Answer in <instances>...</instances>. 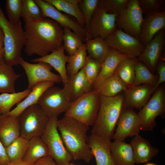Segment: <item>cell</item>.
Listing matches in <instances>:
<instances>
[{"label": "cell", "mask_w": 165, "mask_h": 165, "mask_svg": "<svg viewBox=\"0 0 165 165\" xmlns=\"http://www.w3.org/2000/svg\"><path fill=\"white\" fill-rule=\"evenodd\" d=\"M135 163H148L159 153L157 148L152 146L149 141L139 134L133 137L130 141Z\"/></svg>", "instance_id": "603a6c76"}, {"label": "cell", "mask_w": 165, "mask_h": 165, "mask_svg": "<svg viewBox=\"0 0 165 165\" xmlns=\"http://www.w3.org/2000/svg\"><path fill=\"white\" fill-rule=\"evenodd\" d=\"M34 1L41 9L44 18L52 19L63 28H69L77 34L83 42L85 41L87 35L86 30L74 17L61 13L45 0Z\"/></svg>", "instance_id": "4fadbf2b"}, {"label": "cell", "mask_w": 165, "mask_h": 165, "mask_svg": "<svg viewBox=\"0 0 165 165\" xmlns=\"http://www.w3.org/2000/svg\"><path fill=\"white\" fill-rule=\"evenodd\" d=\"M18 118L20 127V136L28 140L34 136H41L49 120L48 117L38 104L25 109Z\"/></svg>", "instance_id": "8992f818"}, {"label": "cell", "mask_w": 165, "mask_h": 165, "mask_svg": "<svg viewBox=\"0 0 165 165\" xmlns=\"http://www.w3.org/2000/svg\"><path fill=\"white\" fill-rule=\"evenodd\" d=\"M9 162L5 148L0 141V165H5Z\"/></svg>", "instance_id": "f6af8a7d"}, {"label": "cell", "mask_w": 165, "mask_h": 165, "mask_svg": "<svg viewBox=\"0 0 165 165\" xmlns=\"http://www.w3.org/2000/svg\"><path fill=\"white\" fill-rule=\"evenodd\" d=\"M85 42L89 56L101 64L110 49L105 40L97 37L86 40Z\"/></svg>", "instance_id": "4dcf8cb0"}, {"label": "cell", "mask_w": 165, "mask_h": 165, "mask_svg": "<svg viewBox=\"0 0 165 165\" xmlns=\"http://www.w3.org/2000/svg\"><path fill=\"white\" fill-rule=\"evenodd\" d=\"M165 32L164 29L159 31L145 46L138 59L145 64L154 73L160 59L164 48Z\"/></svg>", "instance_id": "2e32d148"}, {"label": "cell", "mask_w": 165, "mask_h": 165, "mask_svg": "<svg viewBox=\"0 0 165 165\" xmlns=\"http://www.w3.org/2000/svg\"><path fill=\"white\" fill-rule=\"evenodd\" d=\"M2 115V113L1 110L0 109V117Z\"/></svg>", "instance_id": "f907efd6"}, {"label": "cell", "mask_w": 165, "mask_h": 165, "mask_svg": "<svg viewBox=\"0 0 165 165\" xmlns=\"http://www.w3.org/2000/svg\"><path fill=\"white\" fill-rule=\"evenodd\" d=\"M64 51V46L62 45L49 54L31 59L30 61L35 63L43 62L50 64L59 73L64 85L68 79L66 64L69 57L68 55H65Z\"/></svg>", "instance_id": "7402d4cb"}, {"label": "cell", "mask_w": 165, "mask_h": 165, "mask_svg": "<svg viewBox=\"0 0 165 165\" xmlns=\"http://www.w3.org/2000/svg\"><path fill=\"white\" fill-rule=\"evenodd\" d=\"M100 97L97 90H93L73 102L65 116L92 126L99 108Z\"/></svg>", "instance_id": "5b68a950"}, {"label": "cell", "mask_w": 165, "mask_h": 165, "mask_svg": "<svg viewBox=\"0 0 165 165\" xmlns=\"http://www.w3.org/2000/svg\"><path fill=\"white\" fill-rule=\"evenodd\" d=\"M101 65L99 62L87 56L83 68L88 81L92 86L99 73Z\"/></svg>", "instance_id": "b9f144b4"}, {"label": "cell", "mask_w": 165, "mask_h": 165, "mask_svg": "<svg viewBox=\"0 0 165 165\" xmlns=\"http://www.w3.org/2000/svg\"><path fill=\"white\" fill-rule=\"evenodd\" d=\"M22 8V0H6V9L8 20L14 23L20 22Z\"/></svg>", "instance_id": "ab89813d"}, {"label": "cell", "mask_w": 165, "mask_h": 165, "mask_svg": "<svg viewBox=\"0 0 165 165\" xmlns=\"http://www.w3.org/2000/svg\"><path fill=\"white\" fill-rule=\"evenodd\" d=\"M143 13L139 0H129L125 8L117 16L116 28L138 38L143 20Z\"/></svg>", "instance_id": "9c48e42d"}, {"label": "cell", "mask_w": 165, "mask_h": 165, "mask_svg": "<svg viewBox=\"0 0 165 165\" xmlns=\"http://www.w3.org/2000/svg\"><path fill=\"white\" fill-rule=\"evenodd\" d=\"M85 43L83 44L72 55L69 56L66 70L68 76L77 73L84 66L87 57Z\"/></svg>", "instance_id": "836d02e7"}, {"label": "cell", "mask_w": 165, "mask_h": 165, "mask_svg": "<svg viewBox=\"0 0 165 165\" xmlns=\"http://www.w3.org/2000/svg\"><path fill=\"white\" fill-rule=\"evenodd\" d=\"M141 130L140 120L133 108H124L118 121L112 139L124 141L127 137H134Z\"/></svg>", "instance_id": "5bb4252c"}, {"label": "cell", "mask_w": 165, "mask_h": 165, "mask_svg": "<svg viewBox=\"0 0 165 165\" xmlns=\"http://www.w3.org/2000/svg\"><path fill=\"white\" fill-rule=\"evenodd\" d=\"M20 136V127L18 117L2 115L0 117V141L5 148Z\"/></svg>", "instance_id": "cb8c5ba5"}, {"label": "cell", "mask_w": 165, "mask_h": 165, "mask_svg": "<svg viewBox=\"0 0 165 165\" xmlns=\"http://www.w3.org/2000/svg\"><path fill=\"white\" fill-rule=\"evenodd\" d=\"M72 102L66 97L63 88L53 86L46 90L38 102L49 119L66 112Z\"/></svg>", "instance_id": "30bf717a"}, {"label": "cell", "mask_w": 165, "mask_h": 165, "mask_svg": "<svg viewBox=\"0 0 165 165\" xmlns=\"http://www.w3.org/2000/svg\"><path fill=\"white\" fill-rule=\"evenodd\" d=\"M29 140L20 136L5 148L10 162L22 160L28 145Z\"/></svg>", "instance_id": "e575fe53"}, {"label": "cell", "mask_w": 165, "mask_h": 165, "mask_svg": "<svg viewBox=\"0 0 165 165\" xmlns=\"http://www.w3.org/2000/svg\"><path fill=\"white\" fill-rule=\"evenodd\" d=\"M111 151L116 165H134L135 163L130 144L114 140L111 142Z\"/></svg>", "instance_id": "484cf974"}, {"label": "cell", "mask_w": 165, "mask_h": 165, "mask_svg": "<svg viewBox=\"0 0 165 165\" xmlns=\"http://www.w3.org/2000/svg\"><path fill=\"white\" fill-rule=\"evenodd\" d=\"M165 113V90L163 86H159L148 102L137 113L141 130H152L156 125V119L163 117Z\"/></svg>", "instance_id": "ba28073f"}, {"label": "cell", "mask_w": 165, "mask_h": 165, "mask_svg": "<svg viewBox=\"0 0 165 165\" xmlns=\"http://www.w3.org/2000/svg\"><path fill=\"white\" fill-rule=\"evenodd\" d=\"M58 118L49 119L46 127L41 136L48 148L49 156L58 165H69L73 160L66 148L57 127Z\"/></svg>", "instance_id": "52a82bcc"}, {"label": "cell", "mask_w": 165, "mask_h": 165, "mask_svg": "<svg viewBox=\"0 0 165 165\" xmlns=\"http://www.w3.org/2000/svg\"><path fill=\"white\" fill-rule=\"evenodd\" d=\"M21 17L25 24H29L45 18L42 12L34 0H22Z\"/></svg>", "instance_id": "8d00e7d4"}, {"label": "cell", "mask_w": 165, "mask_h": 165, "mask_svg": "<svg viewBox=\"0 0 165 165\" xmlns=\"http://www.w3.org/2000/svg\"><path fill=\"white\" fill-rule=\"evenodd\" d=\"M31 90L27 89L20 92L15 93H3L0 95V109L2 115H6L10 111L11 108L25 98Z\"/></svg>", "instance_id": "d590c367"}, {"label": "cell", "mask_w": 165, "mask_h": 165, "mask_svg": "<svg viewBox=\"0 0 165 165\" xmlns=\"http://www.w3.org/2000/svg\"><path fill=\"white\" fill-rule=\"evenodd\" d=\"M69 165H76L72 163H70Z\"/></svg>", "instance_id": "816d5d0a"}, {"label": "cell", "mask_w": 165, "mask_h": 165, "mask_svg": "<svg viewBox=\"0 0 165 165\" xmlns=\"http://www.w3.org/2000/svg\"><path fill=\"white\" fill-rule=\"evenodd\" d=\"M63 44L68 56L75 53L83 44V41L76 33L67 27L63 28Z\"/></svg>", "instance_id": "74e56055"}, {"label": "cell", "mask_w": 165, "mask_h": 165, "mask_svg": "<svg viewBox=\"0 0 165 165\" xmlns=\"http://www.w3.org/2000/svg\"><path fill=\"white\" fill-rule=\"evenodd\" d=\"M145 165H157V164L153 163H147Z\"/></svg>", "instance_id": "681fc988"}, {"label": "cell", "mask_w": 165, "mask_h": 165, "mask_svg": "<svg viewBox=\"0 0 165 165\" xmlns=\"http://www.w3.org/2000/svg\"><path fill=\"white\" fill-rule=\"evenodd\" d=\"M35 163H30L24 161L23 160L13 162H9L5 165H35Z\"/></svg>", "instance_id": "c3c4849f"}, {"label": "cell", "mask_w": 165, "mask_h": 165, "mask_svg": "<svg viewBox=\"0 0 165 165\" xmlns=\"http://www.w3.org/2000/svg\"><path fill=\"white\" fill-rule=\"evenodd\" d=\"M105 40L110 48L131 58L138 57L145 48L138 38L117 28Z\"/></svg>", "instance_id": "8fae6325"}, {"label": "cell", "mask_w": 165, "mask_h": 165, "mask_svg": "<svg viewBox=\"0 0 165 165\" xmlns=\"http://www.w3.org/2000/svg\"><path fill=\"white\" fill-rule=\"evenodd\" d=\"M128 88L115 73L105 81L96 89L100 94L107 97H113L124 92Z\"/></svg>", "instance_id": "f546056e"}, {"label": "cell", "mask_w": 165, "mask_h": 165, "mask_svg": "<svg viewBox=\"0 0 165 165\" xmlns=\"http://www.w3.org/2000/svg\"><path fill=\"white\" fill-rule=\"evenodd\" d=\"M124 108L123 95L113 97L101 95L99 107L91 134L111 140Z\"/></svg>", "instance_id": "3957f363"}, {"label": "cell", "mask_w": 165, "mask_h": 165, "mask_svg": "<svg viewBox=\"0 0 165 165\" xmlns=\"http://www.w3.org/2000/svg\"><path fill=\"white\" fill-rule=\"evenodd\" d=\"M165 27V11L146 15L143 18L138 39L145 46Z\"/></svg>", "instance_id": "ac0fdd59"}, {"label": "cell", "mask_w": 165, "mask_h": 165, "mask_svg": "<svg viewBox=\"0 0 165 165\" xmlns=\"http://www.w3.org/2000/svg\"><path fill=\"white\" fill-rule=\"evenodd\" d=\"M129 0H99L97 7L117 16L126 7Z\"/></svg>", "instance_id": "60d3db41"}, {"label": "cell", "mask_w": 165, "mask_h": 165, "mask_svg": "<svg viewBox=\"0 0 165 165\" xmlns=\"http://www.w3.org/2000/svg\"><path fill=\"white\" fill-rule=\"evenodd\" d=\"M140 6L145 15L160 12L162 0H139Z\"/></svg>", "instance_id": "7bdbcfd3"}, {"label": "cell", "mask_w": 165, "mask_h": 165, "mask_svg": "<svg viewBox=\"0 0 165 165\" xmlns=\"http://www.w3.org/2000/svg\"><path fill=\"white\" fill-rule=\"evenodd\" d=\"M57 127L64 144L73 160H81L89 163L94 156L87 142L89 126L64 115L58 119Z\"/></svg>", "instance_id": "7a4b0ae2"}, {"label": "cell", "mask_w": 165, "mask_h": 165, "mask_svg": "<svg viewBox=\"0 0 165 165\" xmlns=\"http://www.w3.org/2000/svg\"><path fill=\"white\" fill-rule=\"evenodd\" d=\"M48 156V148L41 136H35L29 140L28 149L22 160L34 163L39 159Z\"/></svg>", "instance_id": "4316f807"}, {"label": "cell", "mask_w": 165, "mask_h": 165, "mask_svg": "<svg viewBox=\"0 0 165 165\" xmlns=\"http://www.w3.org/2000/svg\"><path fill=\"white\" fill-rule=\"evenodd\" d=\"M63 89L67 98L72 102L94 89L88 81L83 68L77 73L68 76Z\"/></svg>", "instance_id": "e0dca14e"}, {"label": "cell", "mask_w": 165, "mask_h": 165, "mask_svg": "<svg viewBox=\"0 0 165 165\" xmlns=\"http://www.w3.org/2000/svg\"><path fill=\"white\" fill-rule=\"evenodd\" d=\"M157 73L158 77V81L154 86L155 91L161 84L165 81V61L160 59L156 69V72Z\"/></svg>", "instance_id": "ee69618b"}, {"label": "cell", "mask_w": 165, "mask_h": 165, "mask_svg": "<svg viewBox=\"0 0 165 165\" xmlns=\"http://www.w3.org/2000/svg\"><path fill=\"white\" fill-rule=\"evenodd\" d=\"M111 140L91 134L88 143L96 165H116L111 151Z\"/></svg>", "instance_id": "ffe728a7"}, {"label": "cell", "mask_w": 165, "mask_h": 165, "mask_svg": "<svg viewBox=\"0 0 165 165\" xmlns=\"http://www.w3.org/2000/svg\"><path fill=\"white\" fill-rule=\"evenodd\" d=\"M20 75L16 74L13 66L0 58V93H15L16 81Z\"/></svg>", "instance_id": "83f0119b"}, {"label": "cell", "mask_w": 165, "mask_h": 165, "mask_svg": "<svg viewBox=\"0 0 165 165\" xmlns=\"http://www.w3.org/2000/svg\"><path fill=\"white\" fill-rule=\"evenodd\" d=\"M55 83L46 81L39 83L31 89L28 95L16 107L7 115L18 117L22 112L28 107L38 104V101L42 94L48 88L53 86Z\"/></svg>", "instance_id": "d4e9b609"}, {"label": "cell", "mask_w": 165, "mask_h": 165, "mask_svg": "<svg viewBox=\"0 0 165 165\" xmlns=\"http://www.w3.org/2000/svg\"><path fill=\"white\" fill-rule=\"evenodd\" d=\"M35 165H58L50 156L42 158L35 163Z\"/></svg>", "instance_id": "bcb514c9"}, {"label": "cell", "mask_w": 165, "mask_h": 165, "mask_svg": "<svg viewBox=\"0 0 165 165\" xmlns=\"http://www.w3.org/2000/svg\"><path fill=\"white\" fill-rule=\"evenodd\" d=\"M137 60L136 58L124 59L118 65L114 73L128 88L134 86L135 64Z\"/></svg>", "instance_id": "1f68e13d"}, {"label": "cell", "mask_w": 165, "mask_h": 165, "mask_svg": "<svg viewBox=\"0 0 165 165\" xmlns=\"http://www.w3.org/2000/svg\"><path fill=\"white\" fill-rule=\"evenodd\" d=\"M0 27L4 35L3 58L5 61L12 66L19 64L21 50L26 41L21 22L14 23L9 21L0 7Z\"/></svg>", "instance_id": "277c9868"}, {"label": "cell", "mask_w": 165, "mask_h": 165, "mask_svg": "<svg viewBox=\"0 0 165 165\" xmlns=\"http://www.w3.org/2000/svg\"><path fill=\"white\" fill-rule=\"evenodd\" d=\"M4 53V35L3 31L0 27V58H3Z\"/></svg>", "instance_id": "7dc6e473"}, {"label": "cell", "mask_w": 165, "mask_h": 165, "mask_svg": "<svg viewBox=\"0 0 165 165\" xmlns=\"http://www.w3.org/2000/svg\"><path fill=\"white\" fill-rule=\"evenodd\" d=\"M19 64L23 68L27 75L28 89L31 90L37 84L43 82H52L55 83L62 82L60 75L52 72V67L47 63L43 62L30 63L21 57Z\"/></svg>", "instance_id": "7c38bea8"}, {"label": "cell", "mask_w": 165, "mask_h": 165, "mask_svg": "<svg viewBox=\"0 0 165 165\" xmlns=\"http://www.w3.org/2000/svg\"><path fill=\"white\" fill-rule=\"evenodd\" d=\"M24 51L28 56H46L63 45V28L48 18L25 24Z\"/></svg>", "instance_id": "6da1fadb"}, {"label": "cell", "mask_w": 165, "mask_h": 165, "mask_svg": "<svg viewBox=\"0 0 165 165\" xmlns=\"http://www.w3.org/2000/svg\"><path fill=\"white\" fill-rule=\"evenodd\" d=\"M99 1V0H81L79 2V7L84 18L85 28L87 33L85 40L90 39L89 32L90 23L97 7Z\"/></svg>", "instance_id": "f35d334b"}, {"label": "cell", "mask_w": 165, "mask_h": 165, "mask_svg": "<svg viewBox=\"0 0 165 165\" xmlns=\"http://www.w3.org/2000/svg\"><path fill=\"white\" fill-rule=\"evenodd\" d=\"M81 0H45L60 11L74 17L85 28V19L79 6Z\"/></svg>", "instance_id": "f1b7e54d"}, {"label": "cell", "mask_w": 165, "mask_h": 165, "mask_svg": "<svg viewBox=\"0 0 165 165\" xmlns=\"http://www.w3.org/2000/svg\"><path fill=\"white\" fill-rule=\"evenodd\" d=\"M158 79L157 74L152 72L143 62L138 59L135 64L134 86L148 84L155 86Z\"/></svg>", "instance_id": "d6a6232c"}, {"label": "cell", "mask_w": 165, "mask_h": 165, "mask_svg": "<svg viewBox=\"0 0 165 165\" xmlns=\"http://www.w3.org/2000/svg\"><path fill=\"white\" fill-rule=\"evenodd\" d=\"M154 86L142 84L128 88L123 95L124 108L141 110L155 91Z\"/></svg>", "instance_id": "d6986e66"}, {"label": "cell", "mask_w": 165, "mask_h": 165, "mask_svg": "<svg viewBox=\"0 0 165 165\" xmlns=\"http://www.w3.org/2000/svg\"><path fill=\"white\" fill-rule=\"evenodd\" d=\"M130 57L110 48L108 54L101 64L99 73L93 84V88L97 89L104 81L114 73L120 62Z\"/></svg>", "instance_id": "44dd1931"}, {"label": "cell", "mask_w": 165, "mask_h": 165, "mask_svg": "<svg viewBox=\"0 0 165 165\" xmlns=\"http://www.w3.org/2000/svg\"><path fill=\"white\" fill-rule=\"evenodd\" d=\"M117 16L97 7L90 23V39L100 37L105 39L116 28Z\"/></svg>", "instance_id": "9a60e30c"}]
</instances>
